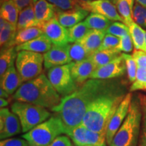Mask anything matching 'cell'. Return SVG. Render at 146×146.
Segmentation results:
<instances>
[{
	"label": "cell",
	"mask_w": 146,
	"mask_h": 146,
	"mask_svg": "<svg viewBox=\"0 0 146 146\" xmlns=\"http://www.w3.org/2000/svg\"><path fill=\"white\" fill-rule=\"evenodd\" d=\"M120 55L121 53L119 51L116 49H112V50L98 51L91 55L89 58L96 64L97 68H98L110 62Z\"/></svg>",
	"instance_id": "obj_25"
},
{
	"label": "cell",
	"mask_w": 146,
	"mask_h": 146,
	"mask_svg": "<svg viewBox=\"0 0 146 146\" xmlns=\"http://www.w3.org/2000/svg\"><path fill=\"white\" fill-rule=\"evenodd\" d=\"M69 43L63 45H52V48L43 54L45 70L72 62L69 55Z\"/></svg>",
	"instance_id": "obj_13"
},
{
	"label": "cell",
	"mask_w": 146,
	"mask_h": 146,
	"mask_svg": "<svg viewBox=\"0 0 146 146\" xmlns=\"http://www.w3.org/2000/svg\"><path fill=\"white\" fill-rule=\"evenodd\" d=\"M13 99L52 110L60 104L62 97L44 74L25 82L13 95Z\"/></svg>",
	"instance_id": "obj_3"
},
{
	"label": "cell",
	"mask_w": 146,
	"mask_h": 146,
	"mask_svg": "<svg viewBox=\"0 0 146 146\" xmlns=\"http://www.w3.org/2000/svg\"><path fill=\"white\" fill-rule=\"evenodd\" d=\"M88 16V11L84 10L80 6H77L69 10L61 11L58 10L56 18L65 28H70L76 24L81 23Z\"/></svg>",
	"instance_id": "obj_16"
},
{
	"label": "cell",
	"mask_w": 146,
	"mask_h": 146,
	"mask_svg": "<svg viewBox=\"0 0 146 146\" xmlns=\"http://www.w3.org/2000/svg\"><path fill=\"white\" fill-rule=\"evenodd\" d=\"M65 132L61 118L56 114L29 132L24 133L22 137L28 141L29 146H47L58 136L65 135Z\"/></svg>",
	"instance_id": "obj_5"
},
{
	"label": "cell",
	"mask_w": 146,
	"mask_h": 146,
	"mask_svg": "<svg viewBox=\"0 0 146 146\" xmlns=\"http://www.w3.org/2000/svg\"><path fill=\"white\" fill-rule=\"evenodd\" d=\"M34 12L36 21L41 25L56 17L58 9L47 0H35L33 1Z\"/></svg>",
	"instance_id": "obj_18"
},
{
	"label": "cell",
	"mask_w": 146,
	"mask_h": 146,
	"mask_svg": "<svg viewBox=\"0 0 146 146\" xmlns=\"http://www.w3.org/2000/svg\"><path fill=\"white\" fill-rule=\"evenodd\" d=\"M69 55L72 62H78L87 59L91 56L88 51L79 41L69 43Z\"/></svg>",
	"instance_id": "obj_32"
},
{
	"label": "cell",
	"mask_w": 146,
	"mask_h": 146,
	"mask_svg": "<svg viewBox=\"0 0 146 146\" xmlns=\"http://www.w3.org/2000/svg\"><path fill=\"white\" fill-rule=\"evenodd\" d=\"M72 62L54 67L47 70V76L49 81L62 98L72 94L78 88L71 74Z\"/></svg>",
	"instance_id": "obj_8"
},
{
	"label": "cell",
	"mask_w": 146,
	"mask_h": 146,
	"mask_svg": "<svg viewBox=\"0 0 146 146\" xmlns=\"http://www.w3.org/2000/svg\"><path fill=\"white\" fill-rule=\"evenodd\" d=\"M47 146H73L72 144V141L68 136L60 135L56 137L50 144Z\"/></svg>",
	"instance_id": "obj_43"
},
{
	"label": "cell",
	"mask_w": 146,
	"mask_h": 146,
	"mask_svg": "<svg viewBox=\"0 0 146 146\" xmlns=\"http://www.w3.org/2000/svg\"><path fill=\"white\" fill-rule=\"evenodd\" d=\"M87 145L104 146L106 142V133L87 129Z\"/></svg>",
	"instance_id": "obj_35"
},
{
	"label": "cell",
	"mask_w": 146,
	"mask_h": 146,
	"mask_svg": "<svg viewBox=\"0 0 146 146\" xmlns=\"http://www.w3.org/2000/svg\"><path fill=\"white\" fill-rule=\"evenodd\" d=\"M77 3L79 2H87V1H94V0H75Z\"/></svg>",
	"instance_id": "obj_50"
},
{
	"label": "cell",
	"mask_w": 146,
	"mask_h": 146,
	"mask_svg": "<svg viewBox=\"0 0 146 146\" xmlns=\"http://www.w3.org/2000/svg\"><path fill=\"white\" fill-rule=\"evenodd\" d=\"M133 57L135 60L137 67L146 68V53L141 50H135L133 53Z\"/></svg>",
	"instance_id": "obj_42"
},
{
	"label": "cell",
	"mask_w": 146,
	"mask_h": 146,
	"mask_svg": "<svg viewBox=\"0 0 146 146\" xmlns=\"http://www.w3.org/2000/svg\"><path fill=\"white\" fill-rule=\"evenodd\" d=\"M132 99V94L128 93L124 98L123 101L120 102V105L118 106V108L116 109V112L111 118L106 131V143L108 145L111 143L115 134L127 117Z\"/></svg>",
	"instance_id": "obj_10"
},
{
	"label": "cell",
	"mask_w": 146,
	"mask_h": 146,
	"mask_svg": "<svg viewBox=\"0 0 146 146\" xmlns=\"http://www.w3.org/2000/svg\"><path fill=\"white\" fill-rule=\"evenodd\" d=\"M10 95L8 94L7 91L3 90L2 88H0V97L1 98H3V99H8L10 98Z\"/></svg>",
	"instance_id": "obj_46"
},
{
	"label": "cell",
	"mask_w": 146,
	"mask_h": 146,
	"mask_svg": "<svg viewBox=\"0 0 146 146\" xmlns=\"http://www.w3.org/2000/svg\"><path fill=\"white\" fill-rule=\"evenodd\" d=\"M139 90H145L146 91V83L144 84L143 85H142Z\"/></svg>",
	"instance_id": "obj_51"
},
{
	"label": "cell",
	"mask_w": 146,
	"mask_h": 146,
	"mask_svg": "<svg viewBox=\"0 0 146 146\" xmlns=\"http://www.w3.org/2000/svg\"><path fill=\"white\" fill-rule=\"evenodd\" d=\"M128 94L123 81L115 88L102 95L89 106L82 120L89 130L106 133L111 118Z\"/></svg>",
	"instance_id": "obj_2"
},
{
	"label": "cell",
	"mask_w": 146,
	"mask_h": 146,
	"mask_svg": "<svg viewBox=\"0 0 146 146\" xmlns=\"http://www.w3.org/2000/svg\"><path fill=\"white\" fill-rule=\"evenodd\" d=\"M104 146H107V145H104Z\"/></svg>",
	"instance_id": "obj_55"
},
{
	"label": "cell",
	"mask_w": 146,
	"mask_h": 146,
	"mask_svg": "<svg viewBox=\"0 0 146 146\" xmlns=\"http://www.w3.org/2000/svg\"><path fill=\"white\" fill-rule=\"evenodd\" d=\"M135 0H117L116 6L124 23L128 27L133 23V10Z\"/></svg>",
	"instance_id": "obj_30"
},
{
	"label": "cell",
	"mask_w": 146,
	"mask_h": 146,
	"mask_svg": "<svg viewBox=\"0 0 146 146\" xmlns=\"http://www.w3.org/2000/svg\"><path fill=\"white\" fill-rule=\"evenodd\" d=\"M146 83V68L142 67H137V70L136 80L134 83H132L129 89L130 92L139 91L142 85Z\"/></svg>",
	"instance_id": "obj_38"
},
{
	"label": "cell",
	"mask_w": 146,
	"mask_h": 146,
	"mask_svg": "<svg viewBox=\"0 0 146 146\" xmlns=\"http://www.w3.org/2000/svg\"><path fill=\"white\" fill-rule=\"evenodd\" d=\"M9 105L8 100L6 99H3V98H0V108H4Z\"/></svg>",
	"instance_id": "obj_48"
},
{
	"label": "cell",
	"mask_w": 146,
	"mask_h": 146,
	"mask_svg": "<svg viewBox=\"0 0 146 146\" xmlns=\"http://www.w3.org/2000/svg\"><path fill=\"white\" fill-rule=\"evenodd\" d=\"M120 38L110 34H106L104 38L98 51L116 49L120 43Z\"/></svg>",
	"instance_id": "obj_37"
},
{
	"label": "cell",
	"mask_w": 146,
	"mask_h": 146,
	"mask_svg": "<svg viewBox=\"0 0 146 146\" xmlns=\"http://www.w3.org/2000/svg\"><path fill=\"white\" fill-rule=\"evenodd\" d=\"M0 77L1 88L7 91L10 95L15 94L18 88L24 83L21 75L14 65L9 68Z\"/></svg>",
	"instance_id": "obj_17"
},
{
	"label": "cell",
	"mask_w": 146,
	"mask_h": 146,
	"mask_svg": "<svg viewBox=\"0 0 146 146\" xmlns=\"http://www.w3.org/2000/svg\"><path fill=\"white\" fill-rule=\"evenodd\" d=\"M20 12L33 3V0H12Z\"/></svg>",
	"instance_id": "obj_45"
},
{
	"label": "cell",
	"mask_w": 146,
	"mask_h": 146,
	"mask_svg": "<svg viewBox=\"0 0 146 146\" xmlns=\"http://www.w3.org/2000/svg\"><path fill=\"white\" fill-rule=\"evenodd\" d=\"M140 100H141V104L142 110H143V112L146 114V96L140 97Z\"/></svg>",
	"instance_id": "obj_47"
},
{
	"label": "cell",
	"mask_w": 146,
	"mask_h": 146,
	"mask_svg": "<svg viewBox=\"0 0 146 146\" xmlns=\"http://www.w3.org/2000/svg\"><path fill=\"white\" fill-rule=\"evenodd\" d=\"M53 45H63L69 43L68 29L60 24L56 18L43 23L40 27Z\"/></svg>",
	"instance_id": "obj_14"
},
{
	"label": "cell",
	"mask_w": 146,
	"mask_h": 146,
	"mask_svg": "<svg viewBox=\"0 0 146 146\" xmlns=\"http://www.w3.org/2000/svg\"><path fill=\"white\" fill-rule=\"evenodd\" d=\"M87 131V128L81 124L66 131L65 135L70 139L74 146H86Z\"/></svg>",
	"instance_id": "obj_28"
},
{
	"label": "cell",
	"mask_w": 146,
	"mask_h": 146,
	"mask_svg": "<svg viewBox=\"0 0 146 146\" xmlns=\"http://www.w3.org/2000/svg\"><path fill=\"white\" fill-rule=\"evenodd\" d=\"M121 82L118 78H89L72 94L62 98L60 104L52 111L61 118L66 131L68 130L81 125L87 110L95 100L115 88Z\"/></svg>",
	"instance_id": "obj_1"
},
{
	"label": "cell",
	"mask_w": 146,
	"mask_h": 146,
	"mask_svg": "<svg viewBox=\"0 0 146 146\" xmlns=\"http://www.w3.org/2000/svg\"><path fill=\"white\" fill-rule=\"evenodd\" d=\"M145 37H146V31H145Z\"/></svg>",
	"instance_id": "obj_54"
},
{
	"label": "cell",
	"mask_w": 146,
	"mask_h": 146,
	"mask_svg": "<svg viewBox=\"0 0 146 146\" xmlns=\"http://www.w3.org/2000/svg\"><path fill=\"white\" fill-rule=\"evenodd\" d=\"M84 22L90 29L105 31L112 23V21L105 16L93 12H91V14H89Z\"/></svg>",
	"instance_id": "obj_29"
},
{
	"label": "cell",
	"mask_w": 146,
	"mask_h": 146,
	"mask_svg": "<svg viewBox=\"0 0 146 146\" xmlns=\"http://www.w3.org/2000/svg\"><path fill=\"white\" fill-rule=\"evenodd\" d=\"M110 1H111L112 3H114V4H116V1H117V0H110Z\"/></svg>",
	"instance_id": "obj_52"
},
{
	"label": "cell",
	"mask_w": 146,
	"mask_h": 146,
	"mask_svg": "<svg viewBox=\"0 0 146 146\" xmlns=\"http://www.w3.org/2000/svg\"><path fill=\"white\" fill-rule=\"evenodd\" d=\"M11 111L19 118L24 133L29 132L51 116V113L47 108L19 101L12 104Z\"/></svg>",
	"instance_id": "obj_6"
},
{
	"label": "cell",
	"mask_w": 146,
	"mask_h": 146,
	"mask_svg": "<svg viewBox=\"0 0 146 146\" xmlns=\"http://www.w3.org/2000/svg\"><path fill=\"white\" fill-rule=\"evenodd\" d=\"M126 68L125 61L123 55H120L116 59L107 64L97 68L90 76V78L97 79H112L125 74Z\"/></svg>",
	"instance_id": "obj_12"
},
{
	"label": "cell",
	"mask_w": 146,
	"mask_h": 146,
	"mask_svg": "<svg viewBox=\"0 0 146 146\" xmlns=\"http://www.w3.org/2000/svg\"><path fill=\"white\" fill-rule=\"evenodd\" d=\"M129 27L135 49L146 53L145 31L135 22H133Z\"/></svg>",
	"instance_id": "obj_24"
},
{
	"label": "cell",
	"mask_w": 146,
	"mask_h": 146,
	"mask_svg": "<svg viewBox=\"0 0 146 146\" xmlns=\"http://www.w3.org/2000/svg\"><path fill=\"white\" fill-rule=\"evenodd\" d=\"M47 1L61 11L72 10L78 6L75 0H47Z\"/></svg>",
	"instance_id": "obj_39"
},
{
	"label": "cell",
	"mask_w": 146,
	"mask_h": 146,
	"mask_svg": "<svg viewBox=\"0 0 146 146\" xmlns=\"http://www.w3.org/2000/svg\"><path fill=\"white\" fill-rule=\"evenodd\" d=\"M52 43L45 34L16 47V51H30L40 54H45L52 48Z\"/></svg>",
	"instance_id": "obj_19"
},
{
	"label": "cell",
	"mask_w": 146,
	"mask_h": 146,
	"mask_svg": "<svg viewBox=\"0 0 146 146\" xmlns=\"http://www.w3.org/2000/svg\"><path fill=\"white\" fill-rule=\"evenodd\" d=\"M78 6L93 13L99 14L111 21L122 22L123 18L118 13L116 5L110 0H94L87 2L77 3Z\"/></svg>",
	"instance_id": "obj_9"
},
{
	"label": "cell",
	"mask_w": 146,
	"mask_h": 146,
	"mask_svg": "<svg viewBox=\"0 0 146 146\" xmlns=\"http://www.w3.org/2000/svg\"><path fill=\"white\" fill-rule=\"evenodd\" d=\"M18 52L16 47H10L8 48L1 49L0 54V76L4 74L5 71L11 66H14L16 62Z\"/></svg>",
	"instance_id": "obj_27"
},
{
	"label": "cell",
	"mask_w": 146,
	"mask_h": 146,
	"mask_svg": "<svg viewBox=\"0 0 146 146\" xmlns=\"http://www.w3.org/2000/svg\"><path fill=\"white\" fill-rule=\"evenodd\" d=\"M86 146H91V145H86Z\"/></svg>",
	"instance_id": "obj_56"
},
{
	"label": "cell",
	"mask_w": 146,
	"mask_h": 146,
	"mask_svg": "<svg viewBox=\"0 0 146 146\" xmlns=\"http://www.w3.org/2000/svg\"><path fill=\"white\" fill-rule=\"evenodd\" d=\"M20 11L12 0H8L1 3V18L17 27Z\"/></svg>",
	"instance_id": "obj_26"
},
{
	"label": "cell",
	"mask_w": 146,
	"mask_h": 146,
	"mask_svg": "<svg viewBox=\"0 0 146 146\" xmlns=\"http://www.w3.org/2000/svg\"></svg>",
	"instance_id": "obj_57"
},
{
	"label": "cell",
	"mask_w": 146,
	"mask_h": 146,
	"mask_svg": "<svg viewBox=\"0 0 146 146\" xmlns=\"http://www.w3.org/2000/svg\"><path fill=\"white\" fill-rule=\"evenodd\" d=\"M33 27H39V23L36 21L35 14L33 3L20 12L17 31Z\"/></svg>",
	"instance_id": "obj_22"
},
{
	"label": "cell",
	"mask_w": 146,
	"mask_h": 146,
	"mask_svg": "<svg viewBox=\"0 0 146 146\" xmlns=\"http://www.w3.org/2000/svg\"><path fill=\"white\" fill-rule=\"evenodd\" d=\"M143 118L140 97L133 96L129 113L109 146H137Z\"/></svg>",
	"instance_id": "obj_4"
},
{
	"label": "cell",
	"mask_w": 146,
	"mask_h": 146,
	"mask_svg": "<svg viewBox=\"0 0 146 146\" xmlns=\"http://www.w3.org/2000/svg\"><path fill=\"white\" fill-rule=\"evenodd\" d=\"M106 34H110L118 37H123L127 35H130L129 27L122 22H114L110 25L106 31Z\"/></svg>",
	"instance_id": "obj_34"
},
{
	"label": "cell",
	"mask_w": 146,
	"mask_h": 146,
	"mask_svg": "<svg viewBox=\"0 0 146 146\" xmlns=\"http://www.w3.org/2000/svg\"><path fill=\"white\" fill-rule=\"evenodd\" d=\"M15 66L24 83L37 77L42 74L44 66L43 55L30 51L18 52Z\"/></svg>",
	"instance_id": "obj_7"
},
{
	"label": "cell",
	"mask_w": 146,
	"mask_h": 146,
	"mask_svg": "<svg viewBox=\"0 0 146 146\" xmlns=\"http://www.w3.org/2000/svg\"><path fill=\"white\" fill-rule=\"evenodd\" d=\"M43 34H44V33H43L41 27H29V28L17 31V33H16L13 40L10 43H8L4 48L16 47L19 45L27 43L31 40L35 39L38 36L42 35Z\"/></svg>",
	"instance_id": "obj_21"
},
{
	"label": "cell",
	"mask_w": 146,
	"mask_h": 146,
	"mask_svg": "<svg viewBox=\"0 0 146 146\" xmlns=\"http://www.w3.org/2000/svg\"><path fill=\"white\" fill-rule=\"evenodd\" d=\"M106 35V32L105 31L91 29L90 31L83 39L80 40L79 42L86 48L91 56L99 50Z\"/></svg>",
	"instance_id": "obj_20"
},
{
	"label": "cell",
	"mask_w": 146,
	"mask_h": 146,
	"mask_svg": "<svg viewBox=\"0 0 146 146\" xmlns=\"http://www.w3.org/2000/svg\"><path fill=\"white\" fill-rule=\"evenodd\" d=\"M8 1V0H1V3L5 2V1Z\"/></svg>",
	"instance_id": "obj_53"
},
{
	"label": "cell",
	"mask_w": 146,
	"mask_h": 146,
	"mask_svg": "<svg viewBox=\"0 0 146 146\" xmlns=\"http://www.w3.org/2000/svg\"><path fill=\"white\" fill-rule=\"evenodd\" d=\"M23 132L19 118L15 113L4 108L0 110V139L1 140Z\"/></svg>",
	"instance_id": "obj_11"
},
{
	"label": "cell",
	"mask_w": 146,
	"mask_h": 146,
	"mask_svg": "<svg viewBox=\"0 0 146 146\" xmlns=\"http://www.w3.org/2000/svg\"><path fill=\"white\" fill-rule=\"evenodd\" d=\"M136 1L146 8V0H136Z\"/></svg>",
	"instance_id": "obj_49"
},
{
	"label": "cell",
	"mask_w": 146,
	"mask_h": 146,
	"mask_svg": "<svg viewBox=\"0 0 146 146\" xmlns=\"http://www.w3.org/2000/svg\"><path fill=\"white\" fill-rule=\"evenodd\" d=\"M97 68L96 64L90 58L78 62H72L71 66V74L78 86H81L90 78L92 73Z\"/></svg>",
	"instance_id": "obj_15"
},
{
	"label": "cell",
	"mask_w": 146,
	"mask_h": 146,
	"mask_svg": "<svg viewBox=\"0 0 146 146\" xmlns=\"http://www.w3.org/2000/svg\"><path fill=\"white\" fill-rule=\"evenodd\" d=\"M133 46L134 45H133L132 38L130 35H127L120 38L119 44L116 47V49L120 52L129 53L133 51Z\"/></svg>",
	"instance_id": "obj_40"
},
{
	"label": "cell",
	"mask_w": 146,
	"mask_h": 146,
	"mask_svg": "<svg viewBox=\"0 0 146 146\" xmlns=\"http://www.w3.org/2000/svg\"><path fill=\"white\" fill-rule=\"evenodd\" d=\"M122 55L125 61L129 81L130 83H134L136 80L137 70V65L135 60L133 58L132 55L128 54L127 53H123Z\"/></svg>",
	"instance_id": "obj_33"
},
{
	"label": "cell",
	"mask_w": 146,
	"mask_h": 146,
	"mask_svg": "<svg viewBox=\"0 0 146 146\" xmlns=\"http://www.w3.org/2000/svg\"><path fill=\"white\" fill-rule=\"evenodd\" d=\"M91 29L87 27L85 22L76 24V25L68 29V36L69 43H74L81 40Z\"/></svg>",
	"instance_id": "obj_31"
},
{
	"label": "cell",
	"mask_w": 146,
	"mask_h": 146,
	"mask_svg": "<svg viewBox=\"0 0 146 146\" xmlns=\"http://www.w3.org/2000/svg\"><path fill=\"white\" fill-rule=\"evenodd\" d=\"M137 146H146V114L144 113L142 118V123L139 139Z\"/></svg>",
	"instance_id": "obj_44"
},
{
	"label": "cell",
	"mask_w": 146,
	"mask_h": 146,
	"mask_svg": "<svg viewBox=\"0 0 146 146\" xmlns=\"http://www.w3.org/2000/svg\"><path fill=\"white\" fill-rule=\"evenodd\" d=\"M17 33V27L3 18H0V45L1 49L4 48L13 40Z\"/></svg>",
	"instance_id": "obj_23"
},
{
	"label": "cell",
	"mask_w": 146,
	"mask_h": 146,
	"mask_svg": "<svg viewBox=\"0 0 146 146\" xmlns=\"http://www.w3.org/2000/svg\"><path fill=\"white\" fill-rule=\"evenodd\" d=\"M0 146H29L24 138H8L1 140Z\"/></svg>",
	"instance_id": "obj_41"
},
{
	"label": "cell",
	"mask_w": 146,
	"mask_h": 146,
	"mask_svg": "<svg viewBox=\"0 0 146 146\" xmlns=\"http://www.w3.org/2000/svg\"><path fill=\"white\" fill-rule=\"evenodd\" d=\"M133 20L139 26L146 29V8L137 1L133 10Z\"/></svg>",
	"instance_id": "obj_36"
}]
</instances>
